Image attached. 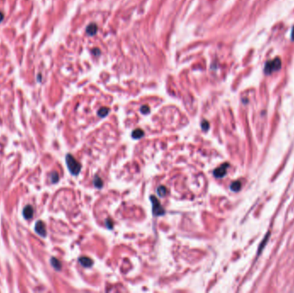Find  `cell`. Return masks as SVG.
<instances>
[{"label": "cell", "instance_id": "6da1fadb", "mask_svg": "<svg viewBox=\"0 0 294 293\" xmlns=\"http://www.w3.org/2000/svg\"><path fill=\"white\" fill-rule=\"evenodd\" d=\"M65 162L68 169L71 172V174L73 175H78L81 171V164L72 156L71 154H67L65 157Z\"/></svg>", "mask_w": 294, "mask_h": 293}, {"label": "cell", "instance_id": "7a4b0ae2", "mask_svg": "<svg viewBox=\"0 0 294 293\" xmlns=\"http://www.w3.org/2000/svg\"><path fill=\"white\" fill-rule=\"evenodd\" d=\"M281 60L280 59V58H275L272 60H269L264 66V73L266 75H270L274 71L279 70L281 68Z\"/></svg>", "mask_w": 294, "mask_h": 293}, {"label": "cell", "instance_id": "3957f363", "mask_svg": "<svg viewBox=\"0 0 294 293\" xmlns=\"http://www.w3.org/2000/svg\"><path fill=\"white\" fill-rule=\"evenodd\" d=\"M150 200H151V201H152V212H153V214L155 215L156 217L164 215L165 214L164 208L161 206L159 200H158L156 197L152 196V195L151 196V198H150Z\"/></svg>", "mask_w": 294, "mask_h": 293}, {"label": "cell", "instance_id": "277c9868", "mask_svg": "<svg viewBox=\"0 0 294 293\" xmlns=\"http://www.w3.org/2000/svg\"><path fill=\"white\" fill-rule=\"evenodd\" d=\"M229 167V163H224L222 164L221 166L219 168H217L216 169H214L213 171V175L216 177V178H222L224 177L226 173H227V169Z\"/></svg>", "mask_w": 294, "mask_h": 293}, {"label": "cell", "instance_id": "5b68a950", "mask_svg": "<svg viewBox=\"0 0 294 293\" xmlns=\"http://www.w3.org/2000/svg\"><path fill=\"white\" fill-rule=\"evenodd\" d=\"M35 232L40 235L41 236H42V237H46L47 236V230H46V226H45V224L42 221H37L36 223H35Z\"/></svg>", "mask_w": 294, "mask_h": 293}, {"label": "cell", "instance_id": "8992f818", "mask_svg": "<svg viewBox=\"0 0 294 293\" xmlns=\"http://www.w3.org/2000/svg\"><path fill=\"white\" fill-rule=\"evenodd\" d=\"M34 214V210L31 206H27L22 211V215L26 219H30Z\"/></svg>", "mask_w": 294, "mask_h": 293}, {"label": "cell", "instance_id": "52a82bcc", "mask_svg": "<svg viewBox=\"0 0 294 293\" xmlns=\"http://www.w3.org/2000/svg\"><path fill=\"white\" fill-rule=\"evenodd\" d=\"M78 261L83 267H91L92 266V264H93L92 260L89 258V257H80L78 259Z\"/></svg>", "mask_w": 294, "mask_h": 293}, {"label": "cell", "instance_id": "ba28073f", "mask_svg": "<svg viewBox=\"0 0 294 293\" xmlns=\"http://www.w3.org/2000/svg\"><path fill=\"white\" fill-rule=\"evenodd\" d=\"M145 135V132L141 129H136L132 132V137L134 139H141L143 136Z\"/></svg>", "mask_w": 294, "mask_h": 293}, {"label": "cell", "instance_id": "9c48e42d", "mask_svg": "<svg viewBox=\"0 0 294 293\" xmlns=\"http://www.w3.org/2000/svg\"><path fill=\"white\" fill-rule=\"evenodd\" d=\"M50 262H51V265H52V267H53L55 270H57V271H60V270L61 263L58 259L52 257V258L51 259V261H50Z\"/></svg>", "mask_w": 294, "mask_h": 293}, {"label": "cell", "instance_id": "30bf717a", "mask_svg": "<svg viewBox=\"0 0 294 293\" xmlns=\"http://www.w3.org/2000/svg\"><path fill=\"white\" fill-rule=\"evenodd\" d=\"M269 236H270V233L268 232V234L265 236V237H264V239L262 240V242H261V244H260L259 249H258V251H257V252H258V254H260L261 253V251H262V249H264V247L266 246L267 242H268V239H269Z\"/></svg>", "mask_w": 294, "mask_h": 293}, {"label": "cell", "instance_id": "8fae6325", "mask_svg": "<svg viewBox=\"0 0 294 293\" xmlns=\"http://www.w3.org/2000/svg\"><path fill=\"white\" fill-rule=\"evenodd\" d=\"M241 187H242L241 182H240L239 181H234V182L231 183L230 188V190H232L233 192H238V191L241 189Z\"/></svg>", "mask_w": 294, "mask_h": 293}, {"label": "cell", "instance_id": "7c38bea8", "mask_svg": "<svg viewBox=\"0 0 294 293\" xmlns=\"http://www.w3.org/2000/svg\"><path fill=\"white\" fill-rule=\"evenodd\" d=\"M157 192L159 197H164L167 194V188H165L164 186H159L157 188Z\"/></svg>", "mask_w": 294, "mask_h": 293}, {"label": "cell", "instance_id": "4fadbf2b", "mask_svg": "<svg viewBox=\"0 0 294 293\" xmlns=\"http://www.w3.org/2000/svg\"><path fill=\"white\" fill-rule=\"evenodd\" d=\"M93 183L96 188H102L103 186V180L100 178L99 176H95L94 181H93Z\"/></svg>", "mask_w": 294, "mask_h": 293}, {"label": "cell", "instance_id": "5bb4252c", "mask_svg": "<svg viewBox=\"0 0 294 293\" xmlns=\"http://www.w3.org/2000/svg\"><path fill=\"white\" fill-rule=\"evenodd\" d=\"M97 31V26L95 24H91L87 28V34L90 35H94Z\"/></svg>", "mask_w": 294, "mask_h": 293}, {"label": "cell", "instance_id": "9a60e30c", "mask_svg": "<svg viewBox=\"0 0 294 293\" xmlns=\"http://www.w3.org/2000/svg\"><path fill=\"white\" fill-rule=\"evenodd\" d=\"M109 113V109H108V108H100L98 110V112H97V114H98V116H100L101 118H104V117H106L108 114Z\"/></svg>", "mask_w": 294, "mask_h": 293}, {"label": "cell", "instance_id": "2e32d148", "mask_svg": "<svg viewBox=\"0 0 294 293\" xmlns=\"http://www.w3.org/2000/svg\"><path fill=\"white\" fill-rule=\"evenodd\" d=\"M50 179H51V181H52V183H56L59 181V175H58V173L57 172H52L51 173V175H50Z\"/></svg>", "mask_w": 294, "mask_h": 293}, {"label": "cell", "instance_id": "e0dca14e", "mask_svg": "<svg viewBox=\"0 0 294 293\" xmlns=\"http://www.w3.org/2000/svg\"><path fill=\"white\" fill-rule=\"evenodd\" d=\"M140 111H141V113H142L143 114H149V113H150V108H149L147 105H144L141 107Z\"/></svg>", "mask_w": 294, "mask_h": 293}, {"label": "cell", "instance_id": "ac0fdd59", "mask_svg": "<svg viewBox=\"0 0 294 293\" xmlns=\"http://www.w3.org/2000/svg\"><path fill=\"white\" fill-rule=\"evenodd\" d=\"M200 126H201V128H202L203 131H207L208 130V128H209V123L207 120H204V121H202Z\"/></svg>", "mask_w": 294, "mask_h": 293}, {"label": "cell", "instance_id": "d6986e66", "mask_svg": "<svg viewBox=\"0 0 294 293\" xmlns=\"http://www.w3.org/2000/svg\"><path fill=\"white\" fill-rule=\"evenodd\" d=\"M105 223H106V226L108 227V229H112L113 228V222L111 221V219H108L106 221H105Z\"/></svg>", "mask_w": 294, "mask_h": 293}, {"label": "cell", "instance_id": "ffe728a7", "mask_svg": "<svg viewBox=\"0 0 294 293\" xmlns=\"http://www.w3.org/2000/svg\"><path fill=\"white\" fill-rule=\"evenodd\" d=\"M291 38L292 40L294 41V27H292V33H291Z\"/></svg>", "mask_w": 294, "mask_h": 293}, {"label": "cell", "instance_id": "44dd1931", "mask_svg": "<svg viewBox=\"0 0 294 293\" xmlns=\"http://www.w3.org/2000/svg\"><path fill=\"white\" fill-rule=\"evenodd\" d=\"M3 19H4V15L2 12H0V22L3 21Z\"/></svg>", "mask_w": 294, "mask_h": 293}]
</instances>
